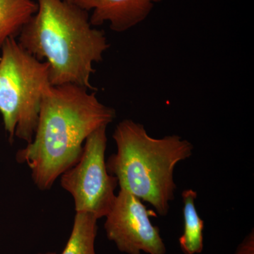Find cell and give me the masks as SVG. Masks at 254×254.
Segmentation results:
<instances>
[{
  "mask_svg": "<svg viewBox=\"0 0 254 254\" xmlns=\"http://www.w3.org/2000/svg\"><path fill=\"white\" fill-rule=\"evenodd\" d=\"M75 85L51 86L45 92L33 141L18 150L16 161L27 165L40 190H50L76 165L88 136L116 118L95 92Z\"/></svg>",
  "mask_w": 254,
  "mask_h": 254,
  "instance_id": "cell-1",
  "label": "cell"
},
{
  "mask_svg": "<svg viewBox=\"0 0 254 254\" xmlns=\"http://www.w3.org/2000/svg\"><path fill=\"white\" fill-rule=\"evenodd\" d=\"M36 12L18 43L50 65L52 86L75 85L92 91L93 65L110 48L104 31L92 26L88 11L66 0H37Z\"/></svg>",
  "mask_w": 254,
  "mask_h": 254,
  "instance_id": "cell-2",
  "label": "cell"
},
{
  "mask_svg": "<svg viewBox=\"0 0 254 254\" xmlns=\"http://www.w3.org/2000/svg\"><path fill=\"white\" fill-rule=\"evenodd\" d=\"M113 138L117 153L107 160L108 173L118 179L120 190L166 216L177 189L175 167L191 156L193 145L179 135L153 138L143 125L128 119L117 125Z\"/></svg>",
  "mask_w": 254,
  "mask_h": 254,
  "instance_id": "cell-3",
  "label": "cell"
},
{
  "mask_svg": "<svg viewBox=\"0 0 254 254\" xmlns=\"http://www.w3.org/2000/svg\"><path fill=\"white\" fill-rule=\"evenodd\" d=\"M0 55V115L10 143L33 141L43 95L51 86L50 65L10 38Z\"/></svg>",
  "mask_w": 254,
  "mask_h": 254,
  "instance_id": "cell-4",
  "label": "cell"
},
{
  "mask_svg": "<svg viewBox=\"0 0 254 254\" xmlns=\"http://www.w3.org/2000/svg\"><path fill=\"white\" fill-rule=\"evenodd\" d=\"M107 127H100L87 138L77 163L60 176L62 187L72 196L76 213H90L98 219L113 208L118 185L105 161Z\"/></svg>",
  "mask_w": 254,
  "mask_h": 254,
  "instance_id": "cell-5",
  "label": "cell"
},
{
  "mask_svg": "<svg viewBox=\"0 0 254 254\" xmlns=\"http://www.w3.org/2000/svg\"><path fill=\"white\" fill-rule=\"evenodd\" d=\"M152 215L156 214L147 210L141 199L120 190L105 216L107 237L124 254H166L160 229L150 221Z\"/></svg>",
  "mask_w": 254,
  "mask_h": 254,
  "instance_id": "cell-6",
  "label": "cell"
},
{
  "mask_svg": "<svg viewBox=\"0 0 254 254\" xmlns=\"http://www.w3.org/2000/svg\"><path fill=\"white\" fill-rule=\"evenodd\" d=\"M163 0H73L85 11H92V26L109 24L110 29L123 33L145 21L155 5Z\"/></svg>",
  "mask_w": 254,
  "mask_h": 254,
  "instance_id": "cell-7",
  "label": "cell"
},
{
  "mask_svg": "<svg viewBox=\"0 0 254 254\" xmlns=\"http://www.w3.org/2000/svg\"><path fill=\"white\" fill-rule=\"evenodd\" d=\"M184 232L179 239L180 248L185 254H200L203 249L204 222L195 208L197 192L191 189L183 190Z\"/></svg>",
  "mask_w": 254,
  "mask_h": 254,
  "instance_id": "cell-8",
  "label": "cell"
},
{
  "mask_svg": "<svg viewBox=\"0 0 254 254\" xmlns=\"http://www.w3.org/2000/svg\"><path fill=\"white\" fill-rule=\"evenodd\" d=\"M38 9L37 0H0V50L16 38Z\"/></svg>",
  "mask_w": 254,
  "mask_h": 254,
  "instance_id": "cell-9",
  "label": "cell"
},
{
  "mask_svg": "<svg viewBox=\"0 0 254 254\" xmlns=\"http://www.w3.org/2000/svg\"><path fill=\"white\" fill-rule=\"evenodd\" d=\"M98 220L90 213H76L71 235L61 254H96Z\"/></svg>",
  "mask_w": 254,
  "mask_h": 254,
  "instance_id": "cell-10",
  "label": "cell"
},
{
  "mask_svg": "<svg viewBox=\"0 0 254 254\" xmlns=\"http://www.w3.org/2000/svg\"><path fill=\"white\" fill-rule=\"evenodd\" d=\"M235 254H254V232L251 231L239 245Z\"/></svg>",
  "mask_w": 254,
  "mask_h": 254,
  "instance_id": "cell-11",
  "label": "cell"
},
{
  "mask_svg": "<svg viewBox=\"0 0 254 254\" xmlns=\"http://www.w3.org/2000/svg\"><path fill=\"white\" fill-rule=\"evenodd\" d=\"M57 254L55 252H47V253L44 254Z\"/></svg>",
  "mask_w": 254,
  "mask_h": 254,
  "instance_id": "cell-12",
  "label": "cell"
},
{
  "mask_svg": "<svg viewBox=\"0 0 254 254\" xmlns=\"http://www.w3.org/2000/svg\"><path fill=\"white\" fill-rule=\"evenodd\" d=\"M66 1H69V2H72L73 3V0H66Z\"/></svg>",
  "mask_w": 254,
  "mask_h": 254,
  "instance_id": "cell-13",
  "label": "cell"
}]
</instances>
